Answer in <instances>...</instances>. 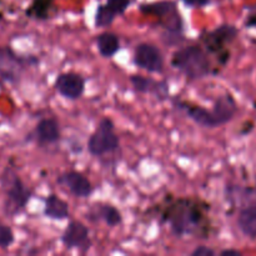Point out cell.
<instances>
[{
  "mask_svg": "<svg viewBox=\"0 0 256 256\" xmlns=\"http://www.w3.org/2000/svg\"><path fill=\"white\" fill-rule=\"evenodd\" d=\"M164 219L170 224L172 232L176 236L195 235L200 232L204 220L202 209L189 199H179L169 206Z\"/></svg>",
  "mask_w": 256,
  "mask_h": 256,
  "instance_id": "1",
  "label": "cell"
},
{
  "mask_svg": "<svg viewBox=\"0 0 256 256\" xmlns=\"http://www.w3.org/2000/svg\"><path fill=\"white\" fill-rule=\"evenodd\" d=\"M172 65L190 80L202 79L210 74V60L206 50L199 45H189L176 50Z\"/></svg>",
  "mask_w": 256,
  "mask_h": 256,
  "instance_id": "2",
  "label": "cell"
},
{
  "mask_svg": "<svg viewBox=\"0 0 256 256\" xmlns=\"http://www.w3.org/2000/svg\"><path fill=\"white\" fill-rule=\"evenodd\" d=\"M0 184L4 192V212L8 216L12 218L19 215L26 208L28 202L32 199V190L24 184L19 175L10 168L2 172L0 178Z\"/></svg>",
  "mask_w": 256,
  "mask_h": 256,
  "instance_id": "3",
  "label": "cell"
},
{
  "mask_svg": "<svg viewBox=\"0 0 256 256\" xmlns=\"http://www.w3.org/2000/svg\"><path fill=\"white\" fill-rule=\"evenodd\" d=\"M120 140L115 132V125L109 118H102L88 140V150L92 156H102L118 152Z\"/></svg>",
  "mask_w": 256,
  "mask_h": 256,
  "instance_id": "4",
  "label": "cell"
},
{
  "mask_svg": "<svg viewBox=\"0 0 256 256\" xmlns=\"http://www.w3.org/2000/svg\"><path fill=\"white\" fill-rule=\"evenodd\" d=\"M38 59L35 56L19 55L9 46L0 48V79L9 84H18L22 80L26 69L35 65Z\"/></svg>",
  "mask_w": 256,
  "mask_h": 256,
  "instance_id": "5",
  "label": "cell"
},
{
  "mask_svg": "<svg viewBox=\"0 0 256 256\" xmlns=\"http://www.w3.org/2000/svg\"><path fill=\"white\" fill-rule=\"evenodd\" d=\"M238 34H239V30L234 25L222 24L215 28L214 30H210V32L202 34V40L205 45V49L212 54L218 55L220 62L224 65L229 60L230 55L226 46L236 39Z\"/></svg>",
  "mask_w": 256,
  "mask_h": 256,
  "instance_id": "6",
  "label": "cell"
},
{
  "mask_svg": "<svg viewBox=\"0 0 256 256\" xmlns=\"http://www.w3.org/2000/svg\"><path fill=\"white\" fill-rule=\"evenodd\" d=\"M140 10L144 14L156 16L160 20L162 28H165L169 32L182 35V19L174 2L162 0V2H150V4H142L140 5Z\"/></svg>",
  "mask_w": 256,
  "mask_h": 256,
  "instance_id": "7",
  "label": "cell"
},
{
  "mask_svg": "<svg viewBox=\"0 0 256 256\" xmlns=\"http://www.w3.org/2000/svg\"><path fill=\"white\" fill-rule=\"evenodd\" d=\"M134 62L149 72H162L164 70V58L159 48L149 42H142L135 48Z\"/></svg>",
  "mask_w": 256,
  "mask_h": 256,
  "instance_id": "8",
  "label": "cell"
},
{
  "mask_svg": "<svg viewBox=\"0 0 256 256\" xmlns=\"http://www.w3.org/2000/svg\"><path fill=\"white\" fill-rule=\"evenodd\" d=\"M90 232L82 222L72 220L68 224L66 229L62 235V242L66 249H76L82 252H88L92 246L89 236Z\"/></svg>",
  "mask_w": 256,
  "mask_h": 256,
  "instance_id": "9",
  "label": "cell"
},
{
  "mask_svg": "<svg viewBox=\"0 0 256 256\" xmlns=\"http://www.w3.org/2000/svg\"><path fill=\"white\" fill-rule=\"evenodd\" d=\"M55 90L69 100H76L84 94L85 80L76 72H62L54 82Z\"/></svg>",
  "mask_w": 256,
  "mask_h": 256,
  "instance_id": "10",
  "label": "cell"
},
{
  "mask_svg": "<svg viewBox=\"0 0 256 256\" xmlns=\"http://www.w3.org/2000/svg\"><path fill=\"white\" fill-rule=\"evenodd\" d=\"M58 184L69 190L75 198H89L92 192L90 180L79 172H65L56 179Z\"/></svg>",
  "mask_w": 256,
  "mask_h": 256,
  "instance_id": "11",
  "label": "cell"
},
{
  "mask_svg": "<svg viewBox=\"0 0 256 256\" xmlns=\"http://www.w3.org/2000/svg\"><path fill=\"white\" fill-rule=\"evenodd\" d=\"M210 112H212L215 128L222 126L234 119L238 112V104L232 95L224 94L215 100L214 106Z\"/></svg>",
  "mask_w": 256,
  "mask_h": 256,
  "instance_id": "12",
  "label": "cell"
},
{
  "mask_svg": "<svg viewBox=\"0 0 256 256\" xmlns=\"http://www.w3.org/2000/svg\"><path fill=\"white\" fill-rule=\"evenodd\" d=\"M32 136L40 146L56 144L60 140V136H62L59 122L54 118L42 119L35 126Z\"/></svg>",
  "mask_w": 256,
  "mask_h": 256,
  "instance_id": "13",
  "label": "cell"
},
{
  "mask_svg": "<svg viewBox=\"0 0 256 256\" xmlns=\"http://www.w3.org/2000/svg\"><path fill=\"white\" fill-rule=\"evenodd\" d=\"M130 82L138 92L142 94H152L159 100H165L169 96V85L165 82H158L152 78L142 75H132Z\"/></svg>",
  "mask_w": 256,
  "mask_h": 256,
  "instance_id": "14",
  "label": "cell"
},
{
  "mask_svg": "<svg viewBox=\"0 0 256 256\" xmlns=\"http://www.w3.org/2000/svg\"><path fill=\"white\" fill-rule=\"evenodd\" d=\"M174 104L175 106L182 109L188 115V118H190L192 122H196L200 126L215 128L214 120H212V115L210 110L205 109V108L200 106V105H195L188 102H182V100H174Z\"/></svg>",
  "mask_w": 256,
  "mask_h": 256,
  "instance_id": "15",
  "label": "cell"
},
{
  "mask_svg": "<svg viewBox=\"0 0 256 256\" xmlns=\"http://www.w3.org/2000/svg\"><path fill=\"white\" fill-rule=\"evenodd\" d=\"M238 228L249 239H256V204L242 208L238 215Z\"/></svg>",
  "mask_w": 256,
  "mask_h": 256,
  "instance_id": "16",
  "label": "cell"
},
{
  "mask_svg": "<svg viewBox=\"0 0 256 256\" xmlns=\"http://www.w3.org/2000/svg\"><path fill=\"white\" fill-rule=\"evenodd\" d=\"M69 205L55 194H50L45 199L44 215L52 220H65L69 218Z\"/></svg>",
  "mask_w": 256,
  "mask_h": 256,
  "instance_id": "17",
  "label": "cell"
},
{
  "mask_svg": "<svg viewBox=\"0 0 256 256\" xmlns=\"http://www.w3.org/2000/svg\"><path fill=\"white\" fill-rule=\"evenodd\" d=\"M98 50L104 58H112L120 50V39L112 32H102L96 38Z\"/></svg>",
  "mask_w": 256,
  "mask_h": 256,
  "instance_id": "18",
  "label": "cell"
},
{
  "mask_svg": "<svg viewBox=\"0 0 256 256\" xmlns=\"http://www.w3.org/2000/svg\"><path fill=\"white\" fill-rule=\"evenodd\" d=\"M95 216L96 219L102 220L106 225L109 226L114 228L118 226V225L122 224V212L116 209L115 206L110 204H102L99 205V208L95 209Z\"/></svg>",
  "mask_w": 256,
  "mask_h": 256,
  "instance_id": "19",
  "label": "cell"
},
{
  "mask_svg": "<svg viewBox=\"0 0 256 256\" xmlns=\"http://www.w3.org/2000/svg\"><path fill=\"white\" fill-rule=\"evenodd\" d=\"M52 6V0H34L32 8L29 9L28 14L35 19H48L49 12Z\"/></svg>",
  "mask_w": 256,
  "mask_h": 256,
  "instance_id": "20",
  "label": "cell"
},
{
  "mask_svg": "<svg viewBox=\"0 0 256 256\" xmlns=\"http://www.w3.org/2000/svg\"><path fill=\"white\" fill-rule=\"evenodd\" d=\"M116 15L106 6V4H100L95 12V25L98 28H106L112 24Z\"/></svg>",
  "mask_w": 256,
  "mask_h": 256,
  "instance_id": "21",
  "label": "cell"
},
{
  "mask_svg": "<svg viewBox=\"0 0 256 256\" xmlns=\"http://www.w3.org/2000/svg\"><path fill=\"white\" fill-rule=\"evenodd\" d=\"M14 240L15 236L12 228L0 222V249H8Z\"/></svg>",
  "mask_w": 256,
  "mask_h": 256,
  "instance_id": "22",
  "label": "cell"
},
{
  "mask_svg": "<svg viewBox=\"0 0 256 256\" xmlns=\"http://www.w3.org/2000/svg\"><path fill=\"white\" fill-rule=\"evenodd\" d=\"M130 2H132V0H106V6L115 15H122L129 8Z\"/></svg>",
  "mask_w": 256,
  "mask_h": 256,
  "instance_id": "23",
  "label": "cell"
},
{
  "mask_svg": "<svg viewBox=\"0 0 256 256\" xmlns=\"http://www.w3.org/2000/svg\"><path fill=\"white\" fill-rule=\"evenodd\" d=\"M216 255V252L210 248L204 246V245H200V246L195 248L192 252V256H214Z\"/></svg>",
  "mask_w": 256,
  "mask_h": 256,
  "instance_id": "24",
  "label": "cell"
},
{
  "mask_svg": "<svg viewBox=\"0 0 256 256\" xmlns=\"http://www.w3.org/2000/svg\"><path fill=\"white\" fill-rule=\"evenodd\" d=\"M185 5L192 8H202L205 6L210 2V0H182Z\"/></svg>",
  "mask_w": 256,
  "mask_h": 256,
  "instance_id": "25",
  "label": "cell"
},
{
  "mask_svg": "<svg viewBox=\"0 0 256 256\" xmlns=\"http://www.w3.org/2000/svg\"><path fill=\"white\" fill-rule=\"evenodd\" d=\"M222 256H242V252H239L236 249H225L222 252H220Z\"/></svg>",
  "mask_w": 256,
  "mask_h": 256,
  "instance_id": "26",
  "label": "cell"
},
{
  "mask_svg": "<svg viewBox=\"0 0 256 256\" xmlns=\"http://www.w3.org/2000/svg\"><path fill=\"white\" fill-rule=\"evenodd\" d=\"M255 192H256V176H255Z\"/></svg>",
  "mask_w": 256,
  "mask_h": 256,
  "instance_id": "27",
  "label": "cell"
}]
</instances>
